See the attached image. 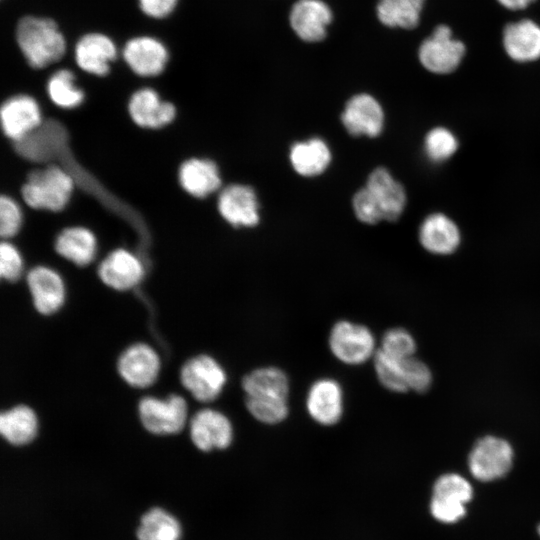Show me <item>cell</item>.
I'll use <instances>...</instances> for the list:
<instances>
[{
    "mask_svg": "<svg viewBox=\"0 0 540 540\" xmlns=\"http://www.w3.org/2000/svg\"><path fill=\"white\" fill-rule=\"evenodd\" d=\"M332 16L329 6L321 0H299L292 6L289 21L300 39L318 42L325 38Z\"/></svg>",
    "mask_w": 540,
    "mask_h": 540,
    "instance_id": "cell-20",
    "label": "cell"
},
{
    "mask_svg": "<svg viewBox=\"0 0 540 540\" xmlns=\"http://www.w3.org/2000/svg\"><path fill=\"white\" fill-rule=\"evenodd\" d=\"M405 379L408 390L425 392L431 385L432 375L425 363L414 356L404 359Z\"/></svg>",
    "mask_w": 540,
    "mask_h": 540,
    "instance_id": "cell-38",
    "label": "cell"
},
{
    "mask_svg": "<svg viewBox=\"0 0 540 540\" xmlns=\"http://www.w3.org/2000/svg\"><path fill=\"white\" fill-rule=\"evenodd\" d=\"M15 35L20 51L34 69L58 62L65 54V37L51 18L23 16L16 25Z\"/></svg>",
    "mask_w": 540,
    "mask_h": 540,
    "instance_id": "cell-1",
    "label": "cell"
},
{
    "mask_svg": "<svg viewBox=\"0 0 540 540\" xmlns=\"http://www.w3.org/2000/svg\"><path fill=\"white\" fill-rule=\"evenodd\" d=\"M331 153L320 138H312L295 143L290 150V162L294 170L302 176H315L329 165Z\"/></svg>",
    "mask_w": 540,
    "mask_h": 540,
    "instance_id": "cell-28",
    "label": "cell"
},
{
    "mask_svg": "<svg viewBox=\"0 0 540 540\" xmlns=\"http://www.w3.org/2000/svg\"><path fill=\"white\" fill-rule=\"evenodd\" d=\"M245 397L288 399L289 380L277 367L257 368L242 379Z\"/></svg>",
    "mask_w": 540,
    "mask_h": 540,
    "instance_id": "cell-27",
    "label": "cell"
},
{
    "mask_svg": "<svg viewBox=\"0 0 540 540\" xmlns=\"http://www.w3.org/2000/svg\"><path fill=\"white\" fill-rule=\"evenodd\" d=\"M372 359L376 376L382 386L398 393L408 391L404 359L391 357L381 349H377Z\"/></svg>",
    "mask_w": 540,
    "mask_h": 540,
    "instance_id": "cell-32",
    "label": "cell"
},
{
    "mask_svg": "<svg viewBox=\"0 0 540 540\" xmlns=\"http://www.w3.org/2000/svg\"><path fill=\"white\" fill-rule=\"evenodd\" d=\"M472 494L470 483L462 476L454 473L441 476L433 488L430 504L433 517L445 523L458 521L465 515V504Z\"/></svg>",
    "mask_w": 540,
    "mask_h": 540,
    "instance_id": "cell-6",
    "label": "cell"
},
{
    "mask_svg": "<svg viewBox=\"0 0 540 540\" xmlns=\"http://www.w3.org/2000/svg\"><path fill=\"white\" fill-rule=\"evenodd\" d=\"M504 7L518 10L527 7L534 0H498Z\"/></svg>",
    "mask_w": 540,
    "mask_h": 540,
    "instance_id": "cell-41",
    "label": "cell"
},
{
    "mask_svg": "<svg viewBox=\"0 0 540 540\" xmlns=\"http://www.w3.org/2000/svg\"><path fill=\"white\" fill-rule=\"evenodd\" d=\"M513 450L510 444L494 436L480 439L469 455V469L481 481L503 477L512 466Z\"/></svg>",
    "mask_w": 540,
    "mask_h": 540,
    "instance_id": "cell-7",
    "label": "cell"
},
{
    "mask_svg": "<svg viewBox=\"0 0 540 540\" xmlns=\"http://www.w3.org/2000/svg\"><path fill=\"white\" fill-rule=\"evenodd\" d=\"M127 110L132 122L139 128L159 130L174 122L177 116L176 106L162 100L152 88L143 87L132 93Z\"/></svg>",
    "mask_w": 540,
    "mask_h": 540,
    "instance_id": "cell-12",
    "label": "cell"
},
{
    "mask_svg": "<svg viewBox=\"0 0 540 540\" xmlns=\"http://www.w3.org/2000/svg\"><path fill=\"white\" fill-rule=\"evenodd\" d=\"M100 281L116 291H127L141 283L144 264L133 252L124 248L110 251L97 267Z\"/></svg>",
    "mask_w": 540,
    "mask_h": 540,
    "instance_id": "cell-11",
    "label": "cell"
},
{
    "mask_svg": "<svg viewBox=\"0 0 540 540\" xmlns=\"http://www.w3.org/2000/svg\"><path fill=\"white\" fill-rule=\"evenodd\" d=\"M37 432V415L27 405H16L0 415V434L11 445L29 444L34 440Z\"/></svg>",
    "mask_w": 540,
    "mask_h": 540,
    "instance_id": "cell-26",
    "label": "cell"
},
{
    "mask_svg": "<svg viewBox=\"0 0 540 540\" xmlns=\"http://www.w3.org/2000/svg\"><path fill=\"white\" fill-rule=\"evenodd\" d=\"M248 412L259 422L277 424L289 413L288 399L245 397Z\"/></svg>",
    "mask_w": 540,
    "mask_h": 540,
    "instance_id": "cell-33",
    "label": "cell"
},
{
    "mask_svg": "<svg viewBox=\"0 0 540 540\" xmlns=\"http://www.w3.org/2000/svg\"><path fill=\"white\" fill-rule=\"evenodd\" d=\"M182 386L199 402L216 400L222 393L227 374L213 357L201 354L188 359L180 370Z\"/></svg>",
    "mask_w": 540,
    "mask_h": 540,
    "instance_id": "cell-3",
    "label": "cell"
},
{
    "mask_svg": "<svg viewBox=\"0 0 540 540\" xmlns=\"http://www.w3.org/2000/svg\"><path fill=\"white\" fill-rule=\"evenodd\" d=\"M218 211L229 224L240 227L255 226L259 221V205L252 188L241 184L225 187L218 197Z\"/></svg>",
    "mask_w": 540,
    "mask_h": 540,
    "instance_id": "cell-17",
    "label": "cell"
},
{
    "mask_svg": "<svg viewBox=\"0 0 540 540\" xmlns=\"http://www.w3.org/2000/svg\"><path fill=\"white\" fill-rule=\"evenodd\" d=\"M74 187L73 176L67 170L58 165H48L27 174L20 195L31 209L56 213L69 204Z\"/></svg>",
    "mask_w": 540,
    "mask_h": 540,
    "instance_id": "cell-2",
    "label": "cell"
},
{
    "mask_svg": "<svg viewBox=\"0 0 540 540\" xmlns=\"http://www.w3.org/2000/svg\"><path fill=\"white\" fill-rule=\"evenodd\" d=\"M47 94L50 100L62 109L79 107L84 99V91L76 85V77L71 70L59 69L47 81Z\"/></svg>",
    "mask_w": 540,
    "mask_h": 540,
    "instance_id": "cell-31",
    "label": "cell"
},
{
    "mask_svg": "<svg viewBox=\"0 0 540 540\" xmlns=\"http://www.w3.org/2000/svg\"><path fill=\"white\" fill-rule=\"evenodd\" d=\"M341 120L351 135L375 137L382 131L384 114L374 97L358 94L346 103Z\"/></svg>",
    "mask_w": 540,
    "mask_h": 540,
    "instance_id": "cell-19",
    "label": "cell"
},
{
    "mask_svg": "<svg viewBox=\"0 0 540 540\" xmlns=\"http://www.w3.org/2000/svg\"><path fill=\"white\" fill-rule=\"evenodd\" d=\"M233 426L222 412L204 408L197 411L189 423V435L196 448L203 452L223 450L233 441Z\"/></svg>",
    "mask_w": 540,
    "mask_h": 540,
    "instance_id": "cell-10",
    "label": "cell"
},
{
    "mask_svg": "<svg viewBox=\"0 0 540 540\" xmlns=\"http://www.w3.org/2000/svg\"><path fill=\"white\" fill-rule=\"evenodd\" d=\"M181 534L179 521L160 507L145 512L136 531L138 540H180Z\"/></svg>",
    "mask_w": 540,
    "mask_h": 540,
    "instance_id": "cell-29",
    "label": "cell"
},
{
    "mask_svg": "<svg viewBox=\"0 0 540 540\" xmlns=\"http://www.w3.org/2000/svg\"><path fill=\"white\" fill-rule=\"evenodd\" d=\"M503 44L511 59L534 61L540 57V27L528 19L510 23L503 32Z\"/></svg>",
    "mask_w": 540,
    "mask_h": 540,
    "instance_id": "cell-24",
    "label": "cell"
},
{
    "mask_svg": "<svg viewBox=\"0 0 540 540\" xmlns=\"http://www.w3.org/2000/svg\"><path fill=\"white\" fill-rule=\"evenodd\" d=\"M161 368L157 352L146 343H135L119 356L117 370L121 378L134 388H147L154 384Z\"/></svg>",
    "mask_w": 540,
    "mask_h": 540,
    "instance_id": "cell-13",
    "label": "cell"
},
{
    "mask_svg": "<svg viewBox=\"0 0 540 540\" xmlns=\"http://www.w3.org/2000/svg\"><path fill=\"white\" fill-rule=\"evenodd\" d=\"M138 415L142 426L155 435L179 433L185 426L188 407L185 399L171 394L164 399L145 396L138 403Z\"/></svg>",
    "mask_w": 540,
    "mask_h": 540,
    "instance_id": "cell-4",
    "label": "cell"
},
{
    "mask_svg": "<svg viewBox=\"0 0 540 540\" xmlns=\"http://www.w3.org/2000/svg\"><path fill=\"white\" fill-rule=\"evenodd\" d=\"M332 354L348 365H360L373 358L377 349L369 328L347 320L335 323L329 334Z\"/></svg>",
    "mask_w": 540,
    "mask_h": 540,
    "instance_id": "cell-5",
    "label": "cell"
},
{
    "mask_svg": "<svg viewBox=\"0 0 540 540\" xmlns=\"http://www.w3.org/2000/svg\"><path fill=\"white\" fill-rule=\"evenodd\" d=\"M24 271V260L19 249L9 240L0 244V276L7 282H16Z\"/></svg>",
    "mask_w": 540,
    "mask_h": 540,
    "instance_id": "cell-37",
    "label": "cell"
},
{
    "mask_svg": "<svg viewBox=\"0 0 540 540\" xmlns=\"http://www.w3.org/2000/svg\"><path fill=\"white\" fill-rule=\"evenodd\" d=\"M465 46L452 38L449 27L439 25L433 34L426 38L419 47V60L430 72L447 74L459 65Z\"/></svg>",
    "mask_w": 540,
    "mask_h": 540,
    "instance_id": "cell-8",
    "label": "cell"
},
{
    "mask_svg": "<svg viewBox=\"0 0 540 540\" xmlns=\"http://www.w3.org/2000/svg\"><path fill=\"white\" fill-rule=\"evenodd\" d=\"M379 349L391 357L406 359L414 355L416 344L408 331L392 328L383 335Z\"/></svg>",
    "mask_w": 540,
    "mask_h": 540,
    "instance_id": "cell-35",
    "label": "cell"
},
{
    "mask_svg": "<svg viewBox=\"0 0 540 540\" xmlns=\"http://www.w3.org/2000/svg\"><path fill=\"white\" fill-rule=\"evenodd\" d=\"M177 175L182 190L194 198H205L221 186L218 166L210 159L188 158L180 164Z\"/></svg>",
    "mask_w": 540,
    "mask_h": 540,
    "instance_id": "cell-21",
    "label": "cell"
},
{
    "mask_svg": "<svg viewBox=\"0 0 540 540\" xmlns=\"http://www.w3.org/2000/svg\"><path fill=\"white\" fill-rule=\"evenodd\" d=\"M538 532H539V534H540V526L538 527Z\"/></svg>",
    "mask_w": 540,
    "mask_h": 540,
    "instance_id": "cell-42",
    "label": "cell"
},
{
    "mask_svg": "<svg viewBox=\"0 0 540 540\" xmlns=\"http://www.w3.org/2000/svg\"><path fill=\"white\" fill-rule=\"evenodd\" d=\"M23 225L21 207L11 196L0 197V236L3 240L14 238Z\"/></svg>",
    "mask_w": 540,
    "mask_h": 540,
    "instance_id": "cell-36",
    "label": "cell"
},
{
    "mask_svg": "<svg viewBox=\"0 0 540 540\" xmlns=\"http://www.w3.org/2000/svg\"><path fill=\"white\" fill-rule=\"evenodd\" d=\"M353 209L357 218L364 223L375 224L384 220L374 196L366 187L354 195Z\"/></svg>",
    "mask_w": 540,
    "mask_h": 540,
    "instance_id": "cell-39",
    "label": "cell"
},
{
    "mask_svg": "<svg viewBox=\"0 0 540 540\" xmlns=\"http://www.w3.org/2000/svg\"><path fill=\"white\" fill-rule=\"evenodd\" d=\"M26 283L38 313L52 315L63 306L66 298L64 280L53 268L34 266L26 275Z\"/></svg>",
    "mask_w": 540,
    "mask_h": 540,
    "instance_id": "cell-14",
    "label": "cell"
},
{
    "mask_svg": "<svg viewBox=\"0 0 540 540\" xmlns=\"http://www.w3.org/2000/svg\"><path fill=\"white\" fill-rule=\"evenodd\" d=\"M343 391L340 384L331 378H321L309 388L306 409L318 424L331 426L343 415Z\"/></svg>",
    "mask_w": 540,
    "mask_h": 540,
    "instance_id": "cell-16",
    "label": "cell"
},
{
    "mask_svg": "<svg viewBox=\"0 0 540 540\" xmlns=\"http://www.w3.org/2000/svg\"><path fill=\"white\" fill-rule=\"evenodd\" d=\"M366 188L374 196L384 220H396L404 210L406 195L402 185L382 167L368 177Z\"/></svg>",
    "mask_w": 540,
    "mask_h": 540,
    "instance_id": "cell-23",
    "label": "cell"
},
{
    "mask_svg": "<svg viewBox=\"0 0 540 540\" xmlns=\"http://www.w3.org/2000/svg\"><path fill=\"white\" fill-rule=\"evenodd\" d=\"M422 246L435 254H449L459 245L460 233L447 216L437 213L428 216L419 231Z\"/></svg>",
    "mask_w": 540,
    "mask_h": 540,
    "instance_id": "cell-25",
    "label": "cell"
},
{
    "mask_svg": "<svg viewBox=\"0 0 540 540\" xmlns=\"http://www.w3.org/2000/svg\"><path fill=\"white\" fill-rule=\"evenodd\" d=\"M122 56L133 73L141 77L160 75L169 60L167 47L152 36H137L129 39Z\"/></svg>",
    "mask_w": 540,
    "mask_h": 540,
    "instance_id": "cell-15",
    "label": "cell"
},
{
    "mask_svg": "<svg viewBox=\"0 0 540 540\" xmlns=\"http://www.w3.org/2000/svg\"><path fill=\"white\" fill-rule=\"evenodd\" d=\"M458 142L455 136L446 128L432 129L425 137L424 148L432 161H443L455 153Z\"/></svg>",
    "mask_w": 540,
    "mask_h": 540,
    "instance_id": "cell-34",
    "label": "cell"
},
{
    "mask_svg": "<svg viewBox=\"0 0 540 540\" xmlns=\"http://www.w3.org/2000/svg\"><path fill=\"white\" fill-rule=\"evenodd\" d=\"M75 61L86 73L103 77L110 72V64L117 58V47L107 35L90 32L75 45Z\"/></svg>",
    "mask_w": 540,
    "mask_h": 540,
    "instance_id": "cell-18",
    "label": "cell"
},
{
    "mask_svg": "<svg viewBox=\"0 0 540 540\" xmlns=\"http://www.w3.org/2000/svg\"><path fill=\"white\" fill-rule=\"evenodd\" d=\"M4 135L13 142L26 138L42 125V111L37 100L27 94L7 98L0 109Z\"/></svg>",
    "mask_w": 540,
    "mask_h": 540,
    "instance_id": "cell-9",
    "label": "cell"
},
{
    "mask_svg": "<svg viewBox=\"0 0 540 540\" xmlns=\"http://www.w3.org/2000/svg\"><path fill=\"white\" fill-rule=\"evenodd\" d=\"M178 0H138L140 10L148 17L163 19L176 8Z\"/></svg>",
    "mask_w": 540,
    "mask_h": 540,
    "instance_id": "cell-40",
    "label": "cell"
},
{
    "mask_svg": "<svg viewBox=\"0 0 540 540\" xmlns=\"http://www.w3.org/2000/svg\"><path fill=\"white\" fill-rule=\"evenodd\" d=\"M423 0H379L377 17L388 27L412 29L418 25Z\"/></svg>",
    "mask_w": 540,
    "mask_h": 540,
    "instance_id": "cell-30",
    "label": "cell"
},
{
    "mask_svg": "<svg viewBox=\"0 0 540 540\" xmlns=\"http://www.w3.org/2000/svg\"><path fill=\"white\" fill-rule=\"evenodd\" d=\"M55 252L78 267L91 264L97 256L98 240L92 230L84 226L62 229L54 242Z\"/></svg>",
    "mask_w": 540,
    "mask_h": 540,
    "instance_id": "cell-22",
    "label": "cell"
}]
</instances>
